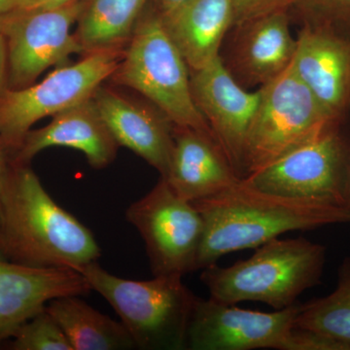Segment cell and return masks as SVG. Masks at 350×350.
Segmentation results:
<instances>
[{
    "mask_svg": "<svg viewBox=\"0 0 350 350\" xmlns=\"http://www.w3.org/2000/svg\"><path fill=\"white\" fill-rule=\"evenodd\" d=\"M0 253L31 268L79 271L98 261L93 232L51 198L29 163L9 162L0 192Z\"/></svg>",
    "mask_w": 350,
    "mask_h": 350,
    "instance_id": "1",
    "label": "cell"
},
{
    "mask_svg": "<svg viewBox=\"0 0 350 350\" xmlns=\"http://www.w3.org/2000/svg\"><path fill=\"white\" fill-rule=\"evenodd\" d=\"M204 220L196 271L237 251L257 248L285 232L350 223L349 209L294 199L238 183L192 202Z\"/></svg>",
    "mask_w": 350,
    "mask_h": 350,
    "instance_id": "2",
    "label": "cell"
},
{
    "mask_svg": "<svg viewBox=\"0 0 350 350\" xmlns=\"http://www.w3.org/2000/svg\"><path fill=\"white\" fill-rule=\"evenodd\" d=\"M326 247L304 238H276L227 268L202 269L211 298L225 305L260 301L275 310L297 304L306 290L321 284Z\"/></svg>",
    "mask_w": 350,
    "mask_h": 350,
    "instance_id": "3",
    "label": "cell"
},
{
    "mask_svg": "<svg viewBox=\"0 0 350 350\" xmlns=\"http://www.w3.org/2000/svg\"><path fill=\"white\" fill-rule=\"evenodd\" d=\"M79 271L91 289L118 313L137 349H187L189 323L198 297L184 285L181 275L125 280L108 273L96 262Z\"/></svg>",
    "mask_w": 350,
    "mask_h": 350,
    "instance_id": "4",
    "label": "cell"
},
{
    "mask_svg": "<svg viewBox=\"0 0 350 350\" xmlns=\"http://www.w3.org/2000/svg\"><path fill=\"white\" fill-rule=\"evenodd\" d=\"M189 69L157 10L142 14L109 80L115 86L144 96L174 126L195 129L214 137L196 105Z\"/></svg>",
    "mask_w": 350,
    "mask_h": 350,
    "instance_id": "5",
    "label": "cell"
},
{
    "mask_svg": "<svg viewBox=\"0 0 350 350\" xmlns=\"http://www.w3.org/2000/svg\"><path fill=\"white\" fill-rule=\"evenodd\" d=\"M124 51L89 53L77 63L57 66L42 81L6 89L0 96V146L8 161L36 122L92 100L118 68Z\"/></svg>",
    "mask_w": 350,
    "mask_h": 350,
    "instance_id": "6",
    "label": "cell"
},
{
    "mask_svg": "<svg viewBox=\"0 0 350 350\" xmlns=\"http://www.w3.org/2000/svg\"><path fill=\"white\" fill-rule=\"evenodd\" d=\"M259 92L244 146L243 177L342 124L320 105L292 64Z\"/></svg>",
    "mask_w": 350,
    "mask_h": 350,
    "instance_id": "7",
    "label": "cell"
},
{
    "mask_svg": "<svg viewBox=\"0 0 350 350\" xmlns=\"http://www.w3.org/2000/svg\"><path fill=\"white\" fill-rule=\"evenodd\" d=\"M349 169L350 145L340 125L241 179L266 192L349 211Z\"/></svg>",
    "mask_w": 350,
    "mask_h": 350,
    "instance_id": "8",
    "label": "cell"
},
{
    "mask_svg": "<svg viewBox=\"0 0 350 350\" xmlns=\"http://www.w3.org/2000/svg\"><path fill=\"white\" fill-rule=\"evenodd\" d=\"M87 0H70L45 8H24L0 16L6 43L7 89L34 84L51 66H64L72 55H84L72 32Z\"/></svg>",
    "mask_w": 350,
    "mask_h": 350,
    "instance_id": "9",
    "label": "cell"
},
{
    "mask_svg": "<svg viewBox=\"0 0 350 350\" xmlns=\"http://www.w3.org/2000/svg\"><path fill=\"white\" fill-rule=\"evenodd\" d=\"M126 219L144 241L154 276L196 271L204 220L194 204L182 199L161 177L150 192L133 202Z\"/></svg>",
    "mask_w": 350,
    "mask_h": 350,
    "instance_id": "10",
    "label": "cell"
},
{
    "mask_svg": "<svg viewBox=\"0 0 350 350\" xmlns=\"http://www.w3.org/2000/svg\"><path fill=\"white\" fill-rule=\"evenodd\" d=\"M300 304L262 312L197 298L189 323L187 349L293 350Z\"/></svg>",
    "mask_w": 350,
    "mask_h": 350,
    "instance_id": "11",
    "label": "cell"
},
{
    "mask_svg": "<svg viewBox=\"0 0 350 350\" xmlns=\"http://www.w3.org/2000/svg\"><path fill=\"white\" fill-rule=\"evenodd\" d=\"M191 88L198 109L234 172L243 178L244 146L259 103V89L250 92L241 86L221 56L192 71Z\"/></svg>",
    "mask_w": 350,
    "mask_h": 350,
    "instance_id": "12",
    "label": "cell"
},
{
    "mask_svg": "<svg viewBox=\"0 0 350 350\" xmlns=\"http://www.w3.org/2000/svg\"><path fill=\"white\" fill-rule=\"evenodd\" d=\"M292 68L328 114L342 123L350 109V29L301 25Z\"/></svg>",
    "mask_w": 350,
    "mask_h": 350,
    "instance_id": "13",
    "label": "cell"
},
{
    "mask_svg": "<svg viewBox=\"0 0 350 350\" xmlns=\"http://www.w3.org/2000/svg\"><path fill=\"white\" fill-rule=\"evenodd\" d=\"M91 290L79 271L31 268L10 261L0 253V345L12 338L25 322L53 299L83 296Z\"/></svg>",
    "mask_w": 350,
    "mask_h": 350,
    "instance_id": "14",
    "label": "cell"
},
{
    "mask_svg": "<svg viewBox=\"0 0 350 350\" xmlns=\"http://www.w3.org/2000/svg\"><path fill=\"white\" fill-rule=\"evenodd\" d=\"M93 100L119 146L144 159L165 178L174 147L170 119L148 100H135L114 88L101 85Z\"/></svg>",
    "mask_w": 350,
    "mask_h": 350,
    "instance_id": "15",
    "label": "cell"
},
{
    "mask_svg": "<svg viewBox=\"0 0 350 350\" xmlns=\"http://www.w3.org/2000/svg\"><path fill=\"white\" fill-rule=\"evenodd\" d=\"M226 68L241 86L262 87L293 62L297 38L292 36L288 8L236 25ZM245 88V87H244Z\"/></svg>",
    "mask_w": 350,
    "mask_h": 350,
    "instance_id": "16",
    "label": "cell"
},
{
    "mask_svg": "<svg viewBox=\"0 0 350 350\" xmlns=\"http://www.w3.org/2000/svg\"><path fill=\"white\" fill-rule=\"evenodd\" d=\"M57 146L82 152L96 170L108 167L120 147L92 98L55 115L47 126L29 131L9 162L29 165L44 149Z\"/></svg>",
    "mask_w": 350,
    "mask_h": 350,
    "instance_id": "17",
    "label": "cell"
},
{
    "mask_svg": "<svg viewBox=\"0 0 350 350\" xmlns=\"http://www.w3.org/2000/svg\"><path fill=\"white\" fill-rule=\"evenodd\" d=\"M175 194L190 202L206 199L241 180L213 135L174 126V147L165 177Z\"/></svg>",
    "mask_w": 350,
    "mask_h": 350,
    "instance_id": "18",
    "label": "cell"
},
{
    "mask_svg": "<svg viewBox=\"0 0 350 350\" xmlns=\"http://www.w3.org/2000/svg\"><path fill=\"white\" fill-rule=\"evenodd\" d=\"M161 17L191 71L220 56L226 34L234 25L231 0H186Z\"/></svg>",
    "mask_w": 350,
    "mask_h": 350,
    "instance_id": "19",
    "label": "cell"
},
{
    "mask_svg": "<svg viewBox=\"0 0 350 350\" xmlns=\"http://www.w3.org/2000/svg\"><path fill=\"white\" fill-rule=\"evenodd\" d=\"M46 310L56 320L73 350H129L137 349L123 323L94 310L79 296L53 299Z\"/></svg>",
    "mask_w": 350,
    "mask_h": 350,
    "instance_id": "20",
    "label": "cell"
},
{
    "mask_svg": "<svg viewBox=\"0 0 350 350\" xmlns=\"http://www.w3.org/2000/svg\"><path fill=\"white\" fill-rule=\"evenodd\" d=\"M147 1L87 0L75 31L84 55L126 48Z\"/></svg>",
    "mask_w": 350,
    "mask_h": 350,
    "instance_id": "21",
    "label": "cell"
},
{
    "mask_svg": "<svg viewBox=\"0 0 350 350\" xmlns=\"http://www.w3.org/2000/svg\"><path fill=\"white\" fill-rule=\"evenodd\" d=\"M296 326L326 336L350 350V257L340 264L337 288L330 295L301 305Z\"/></svg>",
    "mask_w": 350,
    "mask_h": 350,
    "instance_id": "22",
    "label": "cell"
},
{
    "mask_svg": "<svg viewBox=\"0 0 350 350\" xmlns=\"http://www.w3.org/2000/svg\"><path fill=\"white\" fill-rule=\"evenodd\" d=\"M9 345L13 350H73L46 306L18 329Z\"/></svg>",
    "mask_w": 350,
    "mask_h": 350,
    "instance_id": "23",
    "label": "cell"
},
{
    "mask_svg": "<svg viewBox=\"0 0 350 350\" xmlns=\"http://www.w3.org/2000/svg\"><path fill=\"white\" fill-rule=\"evenodd\" d=\"M301 25H332L350 29V0H289Z\"/></svg>",
    "mask_w": 350,
    "mask_h": 350,
    "instance_id": "24",
    "label": "cell"
},
{
    "mask_svg": "<svg viewBox=\"0 0 350 350\" xmlns=\"http://www.w3.org/2000/svg\"><path fill=\"white\" fill-rule=\"evenodd\" d=\"M234 25L243 24L273 11L288 8L289 0H231Z\"/></svg>",
    "mask_w": 350,
    "mask_h": 350,
    "instance_id": "25",
    "label": "cell"
},
{
    "mask_svg": "<svg viewBox=\"0 0 350 350\" xmlns=\"http://www.w3.org/2000/svg\"><path fill=\"white\" fill-rule=\"evenodd\" d=\"M7 75H8V61H7L6 43L0 33V96L7 89Z\"/></svg>",
    "mask_w": 350,
    "mask_h": 350,
    "instance_id": "26",
    "label": "cell"
},
{
    "mask_svg": "<svg viewBox=\"0 0 350 350\" xmlns=\"http://www.w3.org/2000/svg\"><path fill=\"white\" fill-rule=\"evenodd\" d=\"M32 0H0V16L20 9L29 8Z\"/></svg>",
    "mask_w": 350,
    "mask_h": 350,
    "instance_id": "27",
    "label": "cell"
},
{
    "mask_svg": "<svg viewBox=\"0 0 350 350\" xmlns=\"http://www.w3.org/2000/svg\"><path fill=\"white\" fill-rule=\"evenodd\" d=\"M186 0H156L159 7V12L165 14L174 10L177 6L180 5Z\"/></svg>",
    "mask_w": 350,
    "mask_h": 350,
    "instance_id": "28",
    "label": "cell"
},
{
    "mask_svg": "<svg viewBox=\"0 0 350 350\" xmlns=\"http://www.w3.org/2000/svg\"><path fill=\"white\" fill-rule=\"evenodd\" d=\"M70 0H32L29 8H45V7H54L62 5Z\"/></svg>",
    "mask_w": 350,
    "mask_h": 350,
    "instance_id": "29",
    "label": "cell"
},
{
    "mask_svg": "<svg viewBox=\"0 0 350 350\" xmlns=\"http://www.w3.org/2000/svg\"><path fill=\"white\" fill-rule=\"evenodd\" d=\"M8 158H7L6 154L2 150L1 146H0V192H1L2 185H3L4 178H5V174L7 169H8Z\"/></svg>",
    "mask_w": 350,
    "mask_h": 350,
    "instance_id": "30",
    "label": "cell"
},
{
    "mask_svg": "<svg viewBox=\"0 0 350 350\" xmlns=\"http://www.w3.org/2000/svg\"><path fill=\"white\" fill-rule=\"evenodd\" d=\"M349 213H350V169H349Z\"/></svg>",
    "mask_w": 350,
    "mask_h": 350,
    "instance_id": "31",
    "label": "cell"
}]
</instances>
